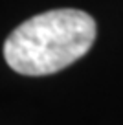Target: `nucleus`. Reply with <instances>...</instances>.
Returning a JSON list of instances; mask_svg holds the SVG:
<instances>
[{
    "mask_svg": "<svg viewBox=\"0 0 123 125\" xmlns=\"http://www.w3.org/2000/svg\"><path fill=\"white\" fill-rule=\"evenodd\" d=\"M97 35L96 20L62 8L24 20L4 42V59L22 75H50L81 59Z\"/></svg>",
    "mask_w": 123,
    "mask_h": 125,
    "instance_id": "obj_1",
    "label": "nucleus"
}]
</instances>
